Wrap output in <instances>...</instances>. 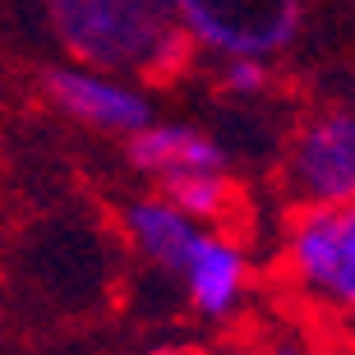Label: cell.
Wrapping results in <instances>:
<instances>
[{
    "mask_svg": "<svg viewBox=\"0 0 355 355\" xmlns=\"http://www.w3.org/2000/svg\"><path fill=\"white\" fill-rule=\"evenodd\" d=\"M46 24L65 46L69 65L130 83L171 79L194 51L180 10L162 0H51Z\"/></svg>",
    "mask_w": 355,
    "mask_h": 355,
    "instance_id": "1",
    "label": "cell"
},
{
    "mask_svg": "<svg viewBox=\"0 0 355 355\" xmlns=\"http://www.w3.org/2000/svg\"><path fill=\"white\" fill-rule=\"evenodd\" d=\"M175 10L194 46L222 60H272L300 37L304 19L295 0H180Z\"/></svg>",
    "mask_w": 355,
    "mask_h": 355,
    "instance_id": "2",
    "label": "cell"
},
{
    "mask_svg": "<svg viewBox=\"0 0 355 355\" xmlns=\"http://www.w3.org/2000/svg\"><path fill=\"white\" fill-rule=\"evenodd\" d=\"M286 268L314 300L355 314V203L300 208L286 231Z\"/></svg>",
    "mask_w": 355,
    "mask_h": 355,
    "instance_id": "3",
    "label": "cell"
},
{
    "mask_svg": "<svg viewBox=\"0 0 355 355\" xmlns=\"http://www.w3.org/2000/svg\"><path fill=\"white\" fill-rule=\"evenodd\" d=\"M286 184L300 208L355 203V111L323 106L295 125L286 144Z\"/></svg>",
    "mask_w": 355,
    "mask_h": 355,
    "instance_id": "4",
    "label": "cell"
},
{
    "mask_svg": "<svg viewBox=\"0 0 355 355\" xmlns=\"http://www.w3.org/2000/svg\"><path fill=\"white\" fill-rule=\"evenodd\" d=\"M42 88H46L51 106H60L65 116L83 120L92 130L134 139L153 125L148 92L130 79H116V74H97V69H83V65H46Z\"/></svg>",
    "mask_w": 355,
    "mask_h": 355,
    "instance_id": "5",
    "label": "cell"
},
{
    "mask_svg": "<svg viewBox=\"0 0 355 355\" xmlns=\"http://www.w3.org/2000/svg\"><path fill=\"white\" fill-rule=\"evenodd\" d=\"M125 157L139 175L157 184L184 180V175H208L226 171V148L198 125H180V120H153L144 134L125 139Z\"/></svg>",
    "mask_w": 355,
    "mask_h": 355,
    "instance_id": "6",
    "label": "cell"
},
{
    "mask_svg": "<svg viewBox=\"0 0 355 355\" xmlns=\"http://www.w3.org/2000/svg\"><path fill=\"white\" fill-rule=\"evenodd\" d=\"M120 226H125V240L139 259H148L162 272H184L189 254H194L198 236L208 226H198L194 217H184L166 194H139L120 208Z\"/></svg>",
    "mask_w": 355,
    "mask_h": 355,
    "instance_id": "7",
    "label": "cell"
},
{
    "mask_svg": "<svg viewBox=\"0 0 355 355\" xmlns=\"http://www.w3.org/2000/svg\"><path fill=\"white\" fill-rule=\"evenodd\" d=\"M245 277H250L245 250H240L226 231L208 226V231L198 236V245H194V254H189V263H184L180 282H184L189 304H194L203 318H226L240 304V295H245Z\"/></svg>",
    "mask_w": 355,
    "mask_h": 355,
    "instance_id": "8",
    "label": "cell"
},
{
    "mask_svg": "<svg viewBox=\"0 0 355 355\" xmlns=\"http://www.w3.org/2000/svg\"><path fill=\"white\" fill-rule=\"evenodd\" d=\"M157 194H166L184 217H194L198 226H217L236 203V184L226 171H208V175H184V180L162 184Z\"/></svg>",
    "mask_w": 355,
    "mask_h": 355,
    "instance_id": "9",
    "label": "cell"
},
{
    "mask_svg": "<svg viewBox=\"0 0 355 355\" xmlns=\"http://www.w3.org/2000/svg\"><path fill=\"white\" fill-rule=\"evenodd\" d=\"M268 79H272L268 60H222V69H217V88L231 97H259Z\"/></svg>",
    "mask_w": 355,
    "mask_h": 355,
    "instance_id": "10",
    "label": "cell"
},
{
    "mask_svg": "<svg viewBox=\"0 0 355 355\" xmlns=\"http://www.w3.org/2000/svg\"><path fill=\"white\" fill-rule=\"evenodd\" d=\"M263 355H309V351H304V342H300V337H291V332H286V337H272Z\"/></svg>",
    "mask_w": 355,
    "mask_h": 355,
    "instance_id": "11",
    "label": "cell"
},
{
    "mask_svg": "<svg viewBox=\"0 0 355 355\" xmlns=\"http://www.w3.org/2000/svg\"><path fill=\"white\" fill-rule=\"evenodd\" d=\"M148 355H208V351H194V346H157V351Z\"/></svg>",
    "mask_w": 355,
    "mask_h": 355,
    "instance_id": "12",
    "label": "cell"
},
{
    "mask_svg": "<svg viewBox=\"0 0 355 355\" xmlns=\"http://www.w3.org/2000/svg\"><path fill=\"white\" fill-rule=\"evenodd\" d=\"M208 355H245V351H208Z\"/></svg>",
    "mask_w": 355,
    "mask_h": 355,
    "instance_id": "13",
    "label": "cell"
},
{
    "mask_svg": "<svg viewBox=\"0 0 355 355\" xmlns=\"http://www.w3.org/2000/svg\"><path fill=\"white\" fill-rule=\"evenodd\" d=\"M351 111H355V83H351Z\"/></svg>",
    "mask_w": 355,
    "mask_h": 355,
    "instance_id": "14",
    "label": "cell"
},
{
    "mask_svg": "<svg viewBox=\"0 0 355 355\" xmlns=\"http://www.w3.org/2000/svg\"><path fill=\"white\" fill-rule=\"evenodd\" d=\"M346 323H351V332H355V314H351V318H346Z\"/></svg>",
    "mask_w": 355,
    "mask_h": 355,
    "instance_id": "15",
    "label": "cell"
}]
</instances>
